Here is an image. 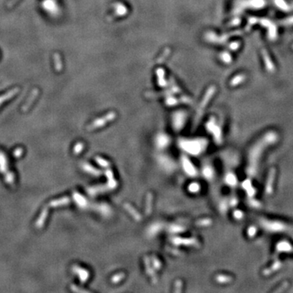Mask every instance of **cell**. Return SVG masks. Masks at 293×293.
<instances>
[{
    "instance_id": "obj_1",
    "label": "cell",
    "mask_w": 293,
    "mask_h": 293,
    "mask_svg": "<svg viewBox=\"0 0 293 293\" xmlns=\"http://www.w3.org/2000/svg\"><path fill=\"white\" fill-rule=\"evenodd\" d=\"M38 95V89H34V91H32V93L31 95H30V96H29V99L27 100V102H26L25 104V106H24L23 108H22L24 112H25L26 110H28V109L29 108V107L31 106L32 103L34 101V99H35V98H36Z\"/></svg>"
},
{
    "instance_id": "obj_2",
    "label": "cell",
    "mask_w": 293,
    "mask_h": 293,
    "mask_svg": "<svg viewBox=\"0 0 293 293\" xmlns=\"http://www.w3.org/2000/svg\"><path fill=\"white\" fill-rule=\"evenodd\" d=\"M18 91H19L18 88H15V89H13V90H12V91H9L8 93L5 94L4 95L1 96V97H0V104H2L3 102L6 101V100H8V99H9L10 98H12V96L15 95L18 92Z\"/></svg>"
}]
</instances>
